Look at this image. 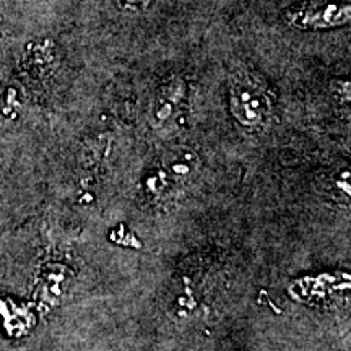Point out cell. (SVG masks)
I'll return each instance as SVG.
<instances>
[{
    "label": "cell",
    "mask_w": 351,
    "mask_h": 351,
    "mask_svg": "<svg viewBox=\"0 0 351 351\" xmlns=\"http://www.w3.org/2000/svg\"><path fill=\"white\" fill-rule=\"evenodd\" d=\"M230 106L243 125L262 127L271 117L274 99L261 77L239 69L230 78Z\"/></svg>",
    "instance_id": "obj_1"
},
{
    "label": "cell",
    "mask_w": 351,
    "mask_h": 351,
    "mask_svg": "<svg viewBox=\"0 0 351 351\" xmlns=\"http://www.w3.org/2000/svg\"><path fill=\"white\" fill-rule=\"evenodd\" d=\"M289 23L300 29H324L350 21V0H313L288 13Z\"/></svg>",
    "instance_id": "obj_2"
},
{
    "label": "cell",
    "mask_w": 351,
    "mask_h": 351,
    "mask_svg": "<svg viewBox=\"0 0 351 351\" xmlns=\"http://www.w3.org/2000/svg\"><path fill=\"white\" fill-rule=\"evenodd\" d=\"M189 88L182 77L173 75L168 80L161 83L155 98V106H153V119L158 124H168L169 121L178 119L179 114L184 111L187 104Z\"/></svg>",
    "instance_id": "obj_3"
},
{
    "label": "cell",
    "mask_w": 351,
    "mask_h": 351,
    "mask_svg": "<svg viewBox=\"0 0 351 351\" xmlns=\"http://www.w3.org/2000/svg\"><path fill=\"white\" fill-rule=\"evenodd\" d=\"M121 3L129 10H143L152 3V0H121Z\"/></svg>",
    "instance_id": "obj_4"
}]
</instances>
